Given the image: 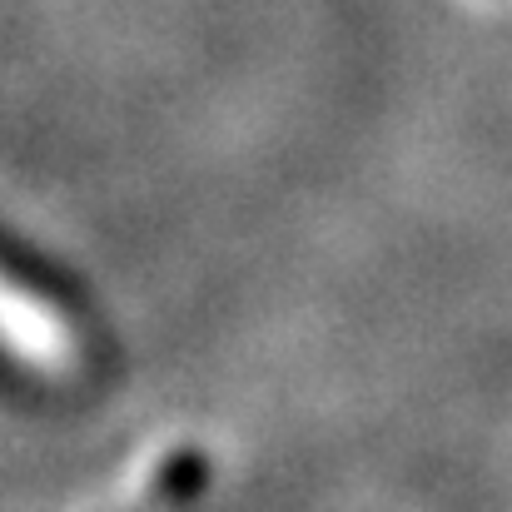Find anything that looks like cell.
I'll use <instances>...</instances> for the list:
<instances>
[{"label":"cell","mask_w":512,"mask_h":512,"mask_svg":"<svg viewBox=\"0 0 512 512\" xmlns=\"http://www.w3.org/2000/svg\"><path fill=\"white\" fill-rule=\"evenodd\" d=\"M5 339L10 358L25 363L35 378H75L80 368V329L65 314V304L35 284H25L20 269L5 279Z\"/></svg>","instance_id":"obj_1"}]
</instances>
